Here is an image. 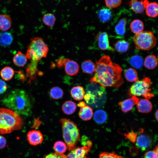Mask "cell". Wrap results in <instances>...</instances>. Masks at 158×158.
I'll return each instance as SVG.
<instances>
[{"label": "cell", "instance_id": "cell-27", "mask_svg": "<svg viewBox=\"0 0 158 158\" xmlns=\"http://www.w3.org/2000/svg\"><path fill=\"white\" fill-rule=\"evenodd\" d=\"M130 27L132 32L136 34L143 31L144 28V25L141 20L135 19L131 22Z\"/></svg>", "mask_w": 158, "mask_h": 158}, {"label": "cell", "instance_id": "cell-2", "mask_svg": "<svg viewBox=\"0 0 158 158\" xmlns=\"http://www.w3.org/2000/svg\"><path fill=\"white\" fill-rule=\"evenodd\" d=\"M2 102L6 106L19 115L28 116L31 112L29 98L23 90L18 89L12 91L2 99Z\"/></svg>", "mask_w": 158, "mask_h": 158}, {"label": "cell", "instance_id": "cell-31", "mask_svg": "<svg viewBox=\"0 0 158 158\" xmlns=\"http://www.w3.org/2000/svg\"><path fill=\"white\" fill-rule=\"evenodd\" d=\"M124 76L126 79L130 82H135L138 80V73L132 68H128L125 71Z\"/></svg>", "mask_w": 158, "mask_h": 158}, {"label": "cell", "instance_id": "cell-39", "mask_svg": "<svg viewBox=\"0 0 158 158\" xmlns=\"http://www.w3.org/2000/svg\"><path fill=\"white\" fill-rule=\"evenodd\" d=\"M126 139L129 140L130 141L134 143L136 141L137 136V134L134 132L132 130L127 133L124 134Z\"/></svg>", "mask_w": 158, "mask_h": 158}, {"label": "cell", "instance_id": "cell-16", "mask_svg": "<svg viewBox=\"0 0 158 158\" xmlns=\"http://www.w3.org/2000/svg\"><path fill=\"white\" fill-rule=\"evenodd\" d=\"M152 105L150 102L146 99L139 100L137 104V109L139 112L142 113H147L150 112L152 109Z\"/></svg>", "mask_w": 158, "mask_h": 158}, {"label": "cell", "instance_id": "cell-23", "mask_svg": "<svg viewBox=\"0 0 158 158\" xmlns=\"http://www.w3.org/2000/svg\"><path fill=\"white\" fill-rule=\"evenodd\" d=\"M13 61L17 66L23 67L27 62V58L25 55L21 51H19L14 56Z\"/></svg>", "mask_w": 158, "mask_h": 158}, {"label": "cell", "instance_id": "cell-1", "mask_svg": "<svg viewBox=\"0 0 158 158\" xmlns=\"http://www.w3.org/2000/svg\"><path fill=\"white\" fill-rule=\"evenodd\" d=\"M95 74L90 80L102 86L118 87L123 83L122 69L118 64L112 62L110 57L105 55L96 61Z\"/></svg>", "mask_w": 158, "mask_h": 158}, {"label": "cell", "instance_id": "cell-40", "mask_svg": "<svg viewBox=\"0 0 158 158\" xmlns=\"http://www.w3.org/2000/svg\"><path fill=\"white\" fill-rule=\"evenodd\" d=\"M44 158H66V157L63 154L55 152L47 155Z\"/></svg>", "mask_w": 158, "mask_h": 158}, {"label": "cell", "instance_id": "cell-19", "mask_svg": "<svg viewBox=\"0 0 158 158\" xmlns=\"http://www.w3.org/2000/svg\"><path fill=\"white\" fill-rule=\"evenodd\" d=\"M145 9L146 14L149 17L154 18L158 16V4L157 3H149Z\"/></svg>", "mask_w": 158, "mask_h": 158}, {"label": "cell", "instance_id": "cell-22", "mask_svg": "<svg viewBox=\"0 0 158 158\" xmlns=\"http://www.w3.org/2000/svg\"><path fill=\"white\" fill-rule=\"evenodd\" d=\"M143 64L147 68L150 70L153 69L157 66L158 61L155 56L149 55L145 58Z\"/></svg>", "mask_w": 158, "mask_h": 158}, {"label": "cell", "instance_id": "cell-41", "mask_svg": "<svg viewBox=\"0 0 158 158\" xmlns=\"http://www.w3.org/2000/svg\"><path fill=\"white\" fill-rule=\"evenodd\" d=\"M144 158H158V157L154 150L149 151L145 153Z\"/></svg>", "mask_w": 158, "mask_h": 158}, {"label": "cell", "instance_id": "cell-33", "mask_svg": "<svg viewBox=\"0 0 158 158\" xmlns=\"http://www.w3.org/2000/svg\"><path fill=\"white\" fill-rule=\"evenodd\" d=\"M130 64L136 69H140L143 64V59L139 55H135L131 57L128 60Z\"/></svg>", "mask_w": 158, "mask_h": 158}, {"label": "cell", "instance_id": "cell-6", "mask_svg": "<svg viewBox=\"0 0 158 158\" xmlns=\"http://www.w3.org/2000/svg\"><path fill=\"white\" fill-rule=\"evenodd\" d=\"M63 135L67 148L70 151L75 147L80 139V132L77 125L66 118H61Z\"/></svg>", "mask_w": 158, "mask_h": 158}, {"label": "cell", "instance_id": "cell-35", "mask_svg": "<svg viewBox=\"0 0 158 158\" xmlns=\"http://www.w3.org/2000/svg\"><path fill=\"white\" fill-rule=\"evenodd\" d=\"M49 94L50 96L53 99H58L63 97V92L59 87L55 86L51 89Z\"/></svg>", "mask_w": 158, "mask_h": 158}, {"label": "cell", "instance_id": "cell-11", "mask_svg": "<svg viewBox=\"0 0 158 158\" xmlns=\"http://www.w3.org/2000/svg\"><path fill=\"white\" fill-rule=\"evenodd\" d=\"M143 130H142L139 132L140 134L137 135L135 145L138 149L144 151L150 146L151 140L147 135L143 133Z\"/></svg>", "mask_w": 158, "mask_h": 158}, {"label": "cell", "instance_id": "cell-14", "mask_svg": "<svg viewBox=\"0 0 158 158\" xmlns=\"http://www.w3.org/2000/svg\"><path fill=\"white\" fill-rule=\"evenodd\" d=\"M139 99L135 96H132L131 98L120 102L118 105L120 106L122 111L127 112L130 111L133 107L137 104Z\"/></svg>", "mask_w": 158, "mask_h": 158}, {"label": "cell", "instance_id": "cell-34", "mask_svg": "<svg viewBox=\"0 0 158 158\" xmlns=\"http://www.w3.org/2000/svg\"><path fill=\"white\" fill-rule=\"evenodd\" d=\"M42 20L44 25L48 27H51L54 25L56 19L53 14L47 13L43 15Z\"/></svg>", "mask_w": 158, "mask_h": 158}, {"label": "cell", "instance_id": "cell-5", "mask_svg": "<svg viewBox=\"0 0 158 158\" xmlns=\"http://www.w3.org/2000/svg\"><path fill=\"white\" fill-rule=\"evenodd\" d=\"M48 50L47 44L42 38L36 37L31 39L26 54L27 58L32 61L30 65L37 66L40 60L47 56Z\"/></svg>", "mask_w": 158, "mask_h": 158}, {"label": "cell", "instance_id": "cell-21", "mask_svg": "<svg viewBox=\"0 0 158 158\" xmlns=\"http://www.w3.org/2000/svg\"><path fill=\"white\" fill-rule=\"evenodd\" d=\"M12 21L10 17L6 14L0 15V30L6 31L11 27Z\"/></svg>", "mask_w": 158, "mask_h": 158}, {"label": "cell", "instance_id": "cell-43", "mask_svg": "<svg viewBox=\"0 0 158 158\" xmlns=\"http://www.w3.org/2000/svg\"><path fill=\"white\" fill-rule=\"evenodd\" d=\"M6 144L5 138L3 136L0 135V149L4 148Z\"/></svg>", "mask_w": 158, "mask_h": 158}, {"label": "cell", "instance_id": "cell-29", "mask_svg": "<svg viewBox=\"0 0 158 158\" xmlns=\"http://www.w3.org/2000/svg\"><path fill=\"white\" fill-rule=\"evenodd\" d=\"M14 73V71L12 68L9 66H6L1 70L0 74L1 78L4 80L8 81L12 78Z\"/></svg>", "mask_w": 158, "mask_h": 158}, {"label": "cell", "instance_id": "cell-13", "mask_svg": "<svg viewBox=\"0 0 158 158\" xmlns=\"http://www.w3.org/2000/svg\"><path fill=\"white\" fill-rule=\"evenodd\" d=\"M27 138L29 143L34 146L40 144L44 140L43 135L41 132L35 130L29 131L27 134Z\"/></svg>", "mask_w": 158, "mask_h": 158}, {"label": "cell", "instance_id": "cell-24", "mask_svg": "<svg viewBox=\"0 0 158 158\" xmlns=\"http://www.w3.org/2000/svg\"><path fill=\"white\" fill-rule=\"evenodd\" d=\"M81 68L83 73L91 74L95 72V64L90 60H86L82 63Z\"/></svg>", "mask_w": 158, "mask_h": 158}, {"label": "cell", "instance_id": "cell-30", "mask_svg": "<svg viewBox=\"0 0 158 158\" xmlns=\"http://www.w3.org/2000/svg\"><path fill=\"white\" fill-rule=\"evenodd\" d=\"M126 23V20L125 18H122L120 20L115 28V32L117 35L121 36L125 34Z\"/></svg>", "mask_w": 158, "mask_h": 158}, {"label": "cell", "instance_id": "cell-12", "mask_svg": "<svg viewBox=\"0 0 158 158\" xmlns=\"http://www.w3.org/2000/svg\"><path fill=\"white\" fill-rule=\"evenodd\" d=\"M64 66L66 73L69 75H74L78 72L79 66L75 61L68 58H64Z\"/></svg>", "mask_w": 158, "mask_h": 158}, {"label": "cell", "instance_id": "cell-15", "mask_svg": "<svg viewBox=\"0 0 158 158\" xmlns=\"http://www.w3.org/2000/svg\"><path fill=\"white\" fill-rule=\"evenodd\" d=\"M149 3L147 0H142L140 1L138 0H131L129 5L133 11L136 13H141L144 12Z\"/></svg>", "mask_w": 158, "mask_h": 158}, {"label": "cell", "instance_id": "cell-26", "mask_svg": "<svg viewBox=\"0 0 158 158\" xmlns=\"http://www.w3.org/2000/svg\"><path fill=\"white\" fill-rule=\"evenodd\" d=\"M13 38L10 33L3 32L0 33V44L6 47L9 46L12 43Z\"/></svg>", "mask_w": 158, "mask_h": 158}, {"label": "cell", "instance_id": "cell-25", "mask_svg": "<svg viewBox=\"0 0 158 158\" xmlns=\"http://www.w3.org/2000/svg\"><path fill=\"white\" fill-rule=\"evenodd\" d=\"M76 107V105L74 102L71 101H67L63 104L62 109L64 114L70 115L75 112Z\"/></svg>", "mask_w": 158, "mask_h": 158}, {"label": "cell", "instance_id": "cell-48", "mask_svg": "<svg viewBox=\"0 0 158 158\" xmlns=\"http://www.w3.org/2000/svg\"><path fill=\"white\" fill-rule=\"evenodd\" d=\"M122 158H123V157H122Z\"/></svg>", "mask_w": 158, "mask_h": 158}, {"label": "cell", "instance_id": "cell-17", "mask_svg": "<svg viewBox=\"0 0 158 158\" xmlns=\"http://www.w3.org/2000/svg\"><path fill=\"white\" fill-rule=\"evenodd\" d=\"M93 112L92 108L88 106L80 108L78 113L79 117L82 120L87 121L90 120L93 116Z\"/></svg>", "mask_w": 158, "mask_h": 158}, {"label": "cell", "instance_id": "cell-36", "mask_svg": "<svg viewBox=\"0 0 158 158\" xmlns=\"http://www.w3.org/2000/svg\"><path fill=\"white\" fill-rule=\"evenodd\" d=\"M53 147L55 152L60 154H63L67 148L66 144L62 141L56 142L54 145Z\"/></svg>", "mask_w": 158, "mask_h": 158}, {"label": "cell", "instance_id": "cell-7", "mask_svg": "<svg viewBox=\"0 0 158 158\" xmlns=\"http://www.w3.org/2000/svg\"><path fill=\"white\" fill-rule=\"evenodd\" d=\"M151 80L148 77L138 80L129 89L128 95L130 96H142L149 100L154 96L151 92Z\"/></svg>", "mask_w": 158, "mask_h": 158}, {"label": "cell", "instance_id": "cell-42", "mask_svg": "<svg viewBox=\"0 0 158 158\" xmlns=\"http://www.w3.org/2000/svg\"><path fill=\"white\" fill-rule=\"evenodd\" d=\"M7 86L6 83L0 79V94L4 93L7 89Z\"/></svg>", "mask_w": 158, "mask_h": 158}, {"label": "cell", "instance_id": "cell-49", "mask_svg": "<svg viewBox=\"0 0 158 158\" xmlns=\"http://www.w3.org/2000/svg\"></svg>", "mask_w": 158, "mask_h": 158}, {"label": "cell", "instance_id": "cell-46", "mask_svg": "<svg viewBox=\"0 0 158 158\" xmlns=\"http://www.w3.org/2000/svg\"><path fill=\"white\" fill-rule=\"evenodd\" d=\"M153 150L156 153L158 158V144L155 147Z\"/></svg>", "mask_w": 158, "mask_h": 158}, {"label": "cell", "instance_id": "cell-3", "mask_svg": "<svg viewBox=\"0 0 158 158\" xmlns=\"http://www.w3.org/2000/svg\"><path fill=\"white\" fill-rule=\"evenodd\" d=\"M23 125V121L17 113L10 109L0 108V134L20 130Z\"/></svg>", "mask_w": 158, "mask_h": 158}, {"label": "cell", "instance_id": "cell-8", "mask_svg": "<svg viewBox=\"0 0 158 158\" xmlns=\"http://www.w3.org/2000/svg\"><path fill=\"white\" fill-rule=\"evenodd\" d=\"M135 48L138 50H150L155 46L157 40L153 32L142 31L135 34L133 37Z\"/></svg>", "mask_w": 158, "mask_h": 158}, {"label": "cell", "instance_id": "cell-20", "mask_svg": "<svg viewBox=\"0 0 158 158\" xmlns=\"http://www.w3.org/2000/svg\"><path fill=\"white\" fill-rule=\"evenodd\" d=\"M97 15L100 21L104 23L107 22L111 19L112 13L110 9L103 8L98 11Z\"/></svg>", "mask_w": 158, "mask_h": 158}, {"label": "cell", "instance_id": "cell-10", "mask_svg": "<svg viewBox=\"0 0 158 158\" xmlns=\"http://www.w3.org/2000/svg\"><path fill=\"white\" fill-rule=\"evenodd\" d=\"M96 40L101 50L114 51V49L109 45L108 35L106 32H99L96 36Z\"/></svg>", "mask_w": 158, "mask_h": 158}, {"label": "cell", "instance_id": "cell-44", "mask_svg": "<svg viewBox=\"0 0 158 158\" xmlns=\"http://www.w3.org/2000/svg\"><path fill=\"white\" fill-rule=\"evenodd\" d=\"M64 58H60L56 61V64L59 68H61L64 66Z\"/></svg>", "mask_w": 158, "mask_h": 158}, {"label": "cell", "instance_id": "cell-28", "mask_svg": "<svg viewBox=\"0 0 158 158\" xmlns=\"http://www.w3.org/2000/svg\"><path fill=\"white\" fill-rule=\"evenodd\" d=\"M107 115L103 110L99 109L96 111L94 115V119L95 122L98 124L104 123L107 120Z\"/></svg>", "mask_w": 158, "mask_h": 158}, {"label": "cell", "instance_id": "cell-32", "mask_svg": "<svg viewBox=\"0 0 158 158\" xmlns=\"http://www.w3.org/2000/svg\"><path fill=\"white\" fill-rule=\"evenodd\" d=\"M115 49L118 52L123 53L128 49L129 44L127 41L124 40H121L117 41L114 44Z\"/></svg>", "mask_w": 158, "mask_h": 158}, {"label": "cell", "instance_id": "cell-18", "mask_svg": "<svg viewBox=\"0 0 158 158\" xmlns=\"http://www.w3.org/2000/svg\"><path fill=\"white\" fill-rule=\"evenodd\" d=\"M70 93L72 97L74 99L80 101L84 97L85 91L83 87L77 86L73 87L71 89Z\"/></svg>", "mask_w": 158, "mask_h": 158}, {"label": "cell", "instance_id": "cell-37", "mask_svg": "<svg viewBox=\"0 0 158 158\" xmlns=\"http://www.w3.org/2000/svg\"><path fill=\"white\" fill-rule=\"evenodd\" d=\"M106 5L109 9L115 8L120 6L122 0H104Z\"/></svg>", "mask_w": 158, "mask_h": 158}, {"label": "cell", "instance_id": "cell-4", "mask_svg": "<svg viewBox=\"0 0 158 158\" xmlns=\"http://www.w3.org/2000/svg\"><path fill=\"white\" fill-rule=\"evenodd\" d=\"M84 98L86 103L93 108L103 106L107 100L106 91L104 87L97 83H91L86 86Z\"/></svg>", "mask_w": 158, "mask_h": 158}, {"label": "cell", "instance_id": "cell-45", "mask_svg": "<svg viewBox=\"0 0 158 158\" xmlns=\"http://www.w3.org/2000/svg\"><path fill=\"white\" fill-rule=\"evenodd\" d=\"M78 106L79 107L82 108L85 107L86 105L85 103L83 101H81L78 104Z\"/></svg>", "mask_w": 158, "mask_h": 158}, {"label": "cell", "instance_id": "cell-47", "mask_svg": "<svg viewBox=\"0 0 158 158\" xmlns=\"http://www.w3.org/2000/svg\"><path fill=\"white\" fill-rule=\"evenodd\" d=\"M155 116L156 120L158 121V109L155 112Z\"/></svg>", "mask_w": 158, "mask_h": 158}, {"label": "cell", "instance_id": "cell-9", "mask_svg": "<svg viewBox=\"0 0 158 158\" xmlns=\"http://www.w3.org/2000/svg\"><path fill=\"white\" fill-rule=\"evenodd\" d=\"M91 147L87 145L82 147H75L65 155L66 158H89L87 155Z\"/></svg>", "mask_w": 158, "mask_h": 158}, {"label": "cell", "instance_id": "cell-38", "mask_svg": "<svg viewBox=\"0 0 158 158\" xmlns=\"http://www.w3.org/2000/svg\"><path fill=\"white\" fill-rule=\"evenodd\" d=\"M99 157V158H122V157L116 154L114 152L110 153L103 152L100 154Z\"/></svg>", "mask_w": 158, "mask_h": 158}]
</instances>
